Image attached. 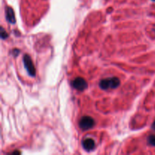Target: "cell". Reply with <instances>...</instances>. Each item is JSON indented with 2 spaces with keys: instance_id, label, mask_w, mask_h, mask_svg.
<instances>
[{
  "instance_id": "cell-2",
  "label": "cell",
  "mask_w": 155,
  "mask_h": 155,
  "mask_svg": "<svg viewBox=\"0 0 155 155\" xmlns=\"http://www.w3.org/2000/svg\"><path fill=\"white\" fill-rule=\"evenodd\" d=\"M23 61H24V67H25L29 75L31 76V77H35V75H36V69H35V67L33 65L31 58L28 54H24V58H23Z\"/></svg>"
},
{
  "instance_id": "cell-5",
  "label": "cell",
  "mask_w": 155,
  "mask_h": 155,
  "mask_svg": "<svg viewBox=\"0 0 155 155\" xmlns=\"http://www.w3.org/2000/svg\"><path fill=\"white\" fill-rule=\"evenodd\" d=\"M82 145L83 148L86 150V151H91L95 148V141L90 138H86V139H83L82 142Z\"/></svg>"
},
{
  "instance_id": "cell-10",
  "label": "cell",
  "mask_w": 155,
  "mask_h": 155,
  "mask_svg": "<svg viewBox=\"0 0 155 155\" xmlns=\"http://www.w3.org/2000/svg\"><path fill=\"white\" fill-rule=\"evenodd\" d=\"M152 129L154 130H155V121L154 123H153V124H152Z\"/></svg>"
},
{
  "instance_id": "cell-6",
  "label": "cell",
  "mask_w": 155,
  "mask_h": 155,
  "mask_svg": "<svg viewBox=\"0 0 155 155\" xmlns=\"http://www.w3.org/2000/svg\"><path fill=\"white\" fill-rule=\"evenodd\" d=\"M5 15H6V19L11 24H15L16 19H15V15L14 10L10 7H7L5 11Z\"/></svg>"
},
{
  "instance_id": "cell-3",
  "label": "cell",
  "mask_w": 155,
  "mask_h": 155,
  "mask_svg": "<svg viewBox=\"0 0 155 155\" xmlns=\"http://www.w3.org/2000/svg\"><path fill=\"white\" fill-rule=\"evenodd\" d=\"M95 120L92 117L89 116H84L80 119L79 122V126L83 130H87L92 129L95 126Z\"/></svg>"
},
{
  "instance_id": "cell-11",
  "label": "cell",
  "mask_w": 155,
  "mask_h": 155,
  "mask_svg": "<svg viewBox=\"0 0 155 155\" xmlns=\"http://www.w3.org/2000/svg\"><path fill=\"white\" fill-rule=\"evenodd\" d=\"M153 1H154V2H155V0H153Z\"/></svg>"
},
{
  "instance_id": "cell-8",
  "label": "cell",
  "mask_w": 155,
  "mask_h": 155,
  "mask_svg": "<svg viewBox=\"0 0 155 155\" xmlns=\"http://www.w3.org/2000/svg\"><path fill=\"white\" fill-rule=\"evenodd\" d=\"M0 34H1V38L2 39H6L8 37V33H6V31H5L3 27H1V33H0Z\"/></svg>"
},
{
  "instance_id": "cell-1",
  "label": "cell",
  "mask_w": 155,
  "mask_h": 155,
  "mask_svg": "<svg viewBox=\"0 0 155 155\" xmlns=\"http://www.w3.org/2000/svg\"><path fill=\"white\" fill-rule=\"evenodd\" d=\"M120 85V81L117 77H110V78L101 80L99 83V86L101 89L107 90L108 89H117Z\"/></svg>"
},
{
  "instance_id": "cell-9",
  "label": "cell",
  "mask_w": 155,
  "mask_h": 155,
  "mask_svg": "<svg viewBox=\"0 0 155 155\" xmlns=\"http://www.w3.org/2000/svg\"><path fill=\"white\" fill-rule=\"evenodd\" d=\"M19 51H20L19 50L16 49V48H15V49H14L13 51H12V54H15V56H17L18 54H19Z\"/></svg>"
},
{
  "instance_id": "cell-7",
  "label": "cell",
  "mask_w": 155,
  "mask_h": 155,
  "mask_svg": "<svg viewBox=\"0 0 155 155\" xmlns=\"http://www.w3.org/2000/svg\"><path fill=\"white\" fill-rule=\"evenodd\" d=\"M148 143L151 146L155 147V135H151L148 136Z\"/></svg>"
},
{
  "instance_id": "cell-4",
  "label": "cell",
  "mask_w": 155,
  "mask_h": 155,
  "mask_svg": "<svg viewBox=\"0 0 155 155\" xmlns=\"http://www.w3.org/2000/svg\"><path fill=\"white\" fill-rule=\"evenodd\" d=\"M72 85L74 87V89H77L79 91H83L88 87L87 82L84 79L82 78V77H77V78H76L73 81Z\"/></svg>"
}]
</instances>
